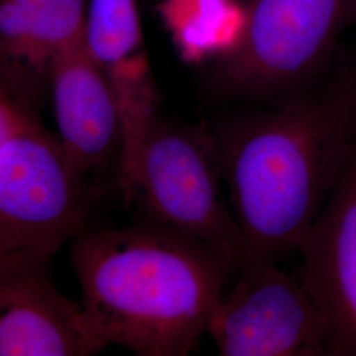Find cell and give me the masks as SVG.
<instances>
[{"label": "cell", "instance_id": "10", "mask_svg": "<svg viewBox=\"0 0 356 356\" xmlns=\"http://www.w3.org/2000/svg\"><path fill=\"white\" fill-rule=\"evenodd\" d=\"M48 76L58 138L76 169L89 178L120 154L122 126L113 90L85 41L57 53Z\"/></svg>", "mask_w": 356, "mask_h": 356}, {"label": "cell", "instance_id": "1", "mask_svg": "<svg viewBox=\"0 0 356 356\" xmlns=\"http://www.w3.org/2000/svg\"><path fill=\"white\" fill-rule=\"evenodd\" d=\"M243 264L297 251L356 141V51L330 86L213 128Z\"/></svg>", "mask_w": 356, "mask_h": 356}, {"label": "cell", "instance_id": "5", "mask_svg": "<svg viewBox=\"0 0 356 356\" xmlns=\"http://www.w3.org/2000/svg\"><path fill=\"white\" fill-rule=\"evenodd\" d=\"M347 24L350 0H250L236 44L219 60V86L254 101H291L327 64Z\"/></svg>", "mask_w": 356, "mask_h": 356}, {"label": "cell", "instance_id": "6", "mask_svg": "<svg viewBox=\"0 0 356 356\" xmlns=\"http://www.w3.org/2000/svg\"><path fill=\"white\" fill-rule=\"evenodd\" d=\"M207 332L223 356H332L327 319L300 275L277 263L239 268Z\"/></svg>", "mask_w": 356, "mask_h": 356}, {"label": "cell", "instance_id": "9", "mask_svg": "<svg viewBox=\"0 0 356 356\" xmlns=\"http://www.w3.org/2000/svg\"><path fill=\"white\" fill-rule=\"evenodd\" d=\"M297 252V273L327 319L332 355L356 356V141Z\"/></svg>", "mask_w": 356, "mask_h": 356}, {"label": "cell", "instance_id": "4", "mask_svg": "<svg viewBox=\"0 0 356 356\" xmlns=\"http://www.w3.org/2000/svg\"><path fill=\"white\" fill-rule=\"evenodd\" d=\"M213 129L159 119L143 141L126 206L143 219L186 234L226 256L239 270L243 238L225 197Z\"/></svg>", "mask_w": 356, "mask_h": 356}, {"label": "cell", "instance_id": "2", "mask_svg": "<svg viewBox=\"0 0 356 356\" xmlns=\"http://www.w3.org/2000/svg\"><path fill=\"white\" fill-rule=\"evenodd\" d=\"M72 263L81 304L104 347L141 356L188 355L238 270L210 245L147 219L83 231Z\"/></svg>", "mask_w": 356, "mask_h": 356}, {"label": "cell", "instance_id": "8", "mask_svg": "<svg viewBox=\"0 0 356 356\" xmlns=\"http://www.w3.org/2000/svg\"><path fill=\"white\" fill-rule=\"evenodd\" d=\"M83 41L114 94L122 126L118 176L126 193L160 103L136 1L89 0Z\"/></svg>", "mask_w": 356, "mask_h": 356}, {"label": "cell", "instance_id": "12", "mask_svg": "<svg viewBox=\"0 0 356 356\" xmlns=\"http://www.w3.org/2000/svg\"><path fill=\"white\" fill-rule=\"evenodd\" d=\"M356 22V0H350V23Z\"/></svg>", "mask_w": 356, "mask_h": 356}, {"label": "cell", "instance_id": "11", "mask_svg": "<svg viewBox=\"0 0 356 356\" xmlns=\"http://www.w3.org/2000/svg\"><path fill=\"white\" fill-rule=\"evenodd\" d=\"M26 15L45 64L85 38L89 0H13Z\"/></svg>", "mask_w": 356, "mask_h": 356}, {"label": "cell", "instance_id": "7", "mask_svg": "<svg viewBox=\"0 0 356 356\" xmlns=\"http://www.w3.org/2000/svg\"><path fill=\"white\" fill-rule=\"evenodd\" d=\"M51 259L0 254V355L86 356L106 348L82 304L56 288Z\"/></svg>", "mask_w": 356, "mask_h": 356}, {"label": "cell", "instance_id": "3", "mask_svg": "<svg viewBox=\"0 0 356 356\" xmlns=\"http://www.w3.org/2000/svg\"><path fill=\"white\" fill-rule=\"evenodd\" d=\"M89 178L41 123L26 92L0 90V254L51 257L88 229Z\"/></svg>", "mask_w": 356, "mask_h": 356}]
</instances>
